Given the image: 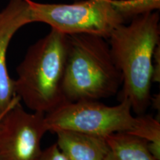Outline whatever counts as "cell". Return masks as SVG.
<instances>
[{
  "mask_svg": "<svg viewBox=\"0 0 160 160\" xmlns=\"http://www.w3.org/2000/svg\"><path fill=\"white\" fill-rule=\"evenodd\" d=\"M160 16L153 11L117 26L108 39L112 58L122 79L120 99L128 100L132 111L142 115L151 103L153 55L160 41Z\"/></svg>",
  "mask_w": 160,
  "mask_h": 160,
  "instance_id": "6da1fadb",
  "label": "cell"
},
{
  "mask_svg": "<svg viewBox=\"0 0 160 160\" xmlns=\"http://www.w3.org/2000/svg\"><path fill=\"white\" fill-rule=\"evenodd\" d=\"M68 45V35L51 28L30 46L17 66L15 93L32 111L46 114L65 102L62 85Z\"/></svg>",
  "mask_w": 160,
  "mask_h": 160,
  "instance_id": "7a4b0ae2",
  "label": "cell"
},
{
  "mask_svg": "<svg viewBox=\"0 0 160 160\" xmlns=\"http://www.w3.org/2000/svg\"><path fill=\"white\" fill-rule=\"evenodd\" d=\"M68 39L62 85L65 102L99 101L117 94L122 79L106 39L84 33L68 35Z\"/></svg>",
  "mask_w": 160,
  "mask_h": 160,
  "instance_id": "3957f363",
  "label": "cell"
},
{
  "mask_svg": "<svg viewBox=\"0 0 160 160\" xmlns=\"http://www.w3.org/2000/svg\"><path fill=\"white\" fill-rule=\"evenodd\" d=\"M48 131H72L106 137L125 132L141 137L147 124V115L132 114L128 100L120 99L109 106L99 100L65 102L45 114Z\"/></svg>",
  "mask_w": 160,
  "mask_h": 160,
  "instance_id": "277c9868",
  "label": "cell"
},
{
  "mask_svg": "<svg viewBox=\"0 0 160 160\" xmlns=\"http://www.w3.org/2000/svg\"><path fill=\"white\" fill-rule=\"evenodd\" d=\"M32 23L42 22L67 35L92 34L107 39L125 23L113 0H77L71 4L37 2L28 0Z\"/></svg>",
  "mask_w": 160,
  "mask_h": 160,
  "instance_id": "5b68a950",
  "label": "cell"
},
{
  "mask_svg": "<svg viewBox=\"0 0 160 160\" xmlns=\"http://www.w3.org/2000/svg\"><path fill=\"white\" fill-rule=\"evenodd\" d=\"M17 100L0 116V160H39L48 131L45 113L27 112Z\"/></svg>",
  "mask_w": 160,
  "mask_h": 160,
  "instance_id": "8992f818",
  "label": "cell"
},
{
  "mask_svg": "<svg viewBox=\"0 0 160 160\" xmlns=\"http://www.w3.org/2000/svg\"><path fill=\"white\" fill-rule=\"evenodd\" d=\"M30 23L32 20L28 0H9L0 11V115L20 99L16 95L13 79L8 71L6 56L15 33Z\"/></svg>",
  "mask_w": 160,
  "mask_h": 160,
  "instance_id": "52a82bcc",
  "label": "cell"
},
{
  "mask_svg": "<svg viewBox=\"0 0 160 160\" xmlns=\"http://www.w3.org/2000/svg\"><path fill=\"white\" fill-rule=\"evenodd\" d=\"M57 143L70 160H105L109 151L106 137L72 131H59Z\"/></svg>",
  "mask_w": 160,
  "mask_h": 160,
  "instance_id": "ba28073f",
  "label": "cell"
},
{
  "mask_svg": "<svg viewBox=\"0 0 160 160\" xmlns=\"http://www.w3.org/2000/svg\"><path fill=\"white\" fill-rule=\"evenodd\" d=\"M109 151L105 160H157L150 152L148 142L125 132L106 137Z\"/></svg>",
  "mask_w": 160,
  "mask_h": 160,
  "instance_id": "9c48e42d",
  "label": "cell"
},
{
  "mask_svg": "<svg viewBox=\"0 0 160 160\" xmlns=\"http://www.w3.org/2000/svg\"><path fill=\"white\" fill-rule=\"evenodd\" d=\"M113 5L125 22L160 8V0H113Z\"/></svg>",
  "mask_w": 160,
  "mask_h": 160,
  "instance_id": "30bf717a",
  "label": "cell"
},
{
  "mask_svg": "<svg viewBox=\"0 0 160 160\" xmlns=\"http://www.w3.org/2000/svg\"><path fill=\"white\" fill-rule=\"evenodd\" d=\"M39 160H70L61 150L59 148L57 144L54 143L53 145L42 150L41 156Z\"/></svg>",
  "mask_w": 160,
  "mask_h": 160,
  "instance_id": "8fae6325",
  "label": "cell"
},
{
  "mask_svg": "<svg viewBox=\"0 0 160 160\" xmlns=\"http://www.w3.org/2000/svg\"><path fill=\"white\" fill-rule=\"evenodd\" d=\"M160 80V48L158 46L153 55V82H159Z\"/></svg>",
  "mask_w": 160,
  "mask_h": 160,
  "instance_id": "7c38bea8",
  "label": "cell"
},
{
  "mask_svg": "<svg viewBox=\"0 0 160 160\" xmlns=\"http://www.w3.org/2000/svg\"><path fill=\"white\" fill-rule=\"evenodd\" d=\"M19 100H20V99H19ZM16 102H17V101H16ZM13 104H12V105H13ZM5 111H4V112H5ZM4 112H3V113H4ZM2 114H1V115H2ZM1 115H0V116H1Z\"/></svg>",
  "mask_w": 160,
  "mask_h": 160,
  "instance_id": "4fadbf2b",
  "label": "cell"
},
{
  "mask_svg": "<svg viewBox=\"0 0 160 160\" xmlns=\"http://www.w3.org/2000/svg\"><path fill=\"white\" fill-rule=\"evenodd\" d=\"M75 1H77V0H75Z\"/></svg>",
  "mask_w": 160,
  "mask_h": 160,
  "instance_id": "5bb4252c",
  "label": "cell"
}]
</instances>
